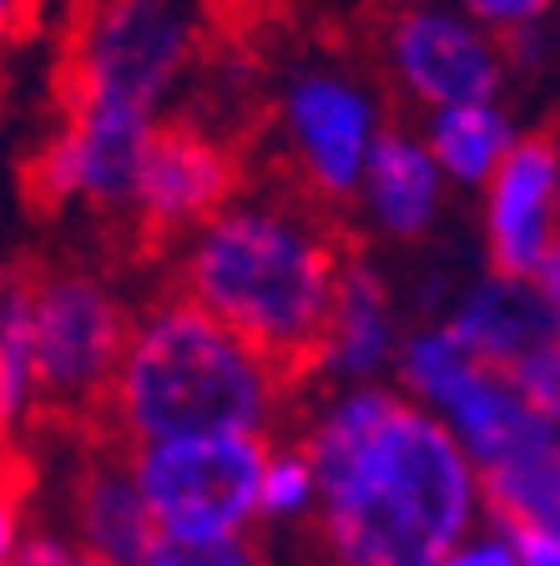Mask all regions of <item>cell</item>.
<instances>
[{"instance_id": "6da1fadb", "label": "cell", "mask_w": 560, "mask_h": 566, "mask_svg": "<svg viewBox=\"0 0 560 566\" xmlns=\"http://www.w3.org/2000/svg\"><path fill=\"white\" fill-rule=\"evenodd\" d=\"M334 566H450L475 536L479 465L434 410L353 389L304 440Z\"/></svg>"}, {"instance_id": "7a4b0ae2", "label": "cell", "mask_w": 560, "mask_h": 566, "mask_svg": "<svg viewBox=\"0 0 560 566\" xmlns=\"http://www.w3.org/2000/svg\"><path fill=\"white\" fill-rule=\"evenodd\" d=\"M353 259L324 228L283 212H228L198 238L177 294L198 298L243 344H253L283 385L328 369L339 289Z\"/></svg>"}, {"instance_id": "3957f363", "label": "cell", "mask_w": 560, "mask_h": 566, "mask_svg": "<svg viewBox=\"0 0 560 566\" xmlns=\"http://www.w3.org/2000/svg\"><path fill=\"white\" fill-rule=\"evenodd\" d=\"M278 369L243 344L218 314L187 294H167L137 324L127 365L102 424L117 446L187 436H263L283 400Z\"/></svg>"}, {"instance_id": "277c9868", "label": "cell", "mask_w": 560, "mask_h": 566, "mask_svg": "<svg viewBox=\"0 0 560 566\" xmlns=\"http://www.w3.org/2000/svg\"><path fill=\"white\" fill-rule=\"evenodd\" d=\"M35 324V405L61 415H106L137 324L96 279L21 253Z\"/></svg>"}, {"instance_id": "5b68a950", "label": "cell", "mask_w": 560, "mask_h": 566, "mask_svg": "<svg viewBox=\"0 0 560 566\" xmlns=\"http://www.w3.org/2000/svg\"><path fill=\"white\" fill-rule=\"evenodd\" d=\"M268 455L263 436H187L131 446V471L162 536L222 542L263 516Z\"/></svg>"}, {"instance_id": "8992f818", "label": "cell", "mask_w": 560, "mask_h": 566, "mask_svg": "<svg viewBox=\"0 0 560 566\" xmlns=\"http://www.w3.org/2000/svg\"><path fill=\"white\" fill-rule=\"evenodd\" d=\"M404 379L455 430L459 446L469 450V460H475L479 471L505 465L515 455H530V450L560 446L556 424L530 410L526 395L515 389L510 369L475 359L450 329L420 334V339L409 344Z\"/></svg>"}, {"instance_id": "52a82bcc", "label": "cell", "mask_w": 560, "mask_h": 566, "mask_svg": "<svg viewBox=\"0 0 560 566\" xmlns=\"http://www.w3.org/2000/svg\"><path fill=\"white\" fill-rule=\"evenodd\" d=\"M237 182H243V157L233 137L198 127L192 117L152 122L147 132V157H141V192H137V233L131 253L152 259L187 233H208L228 218Z\"/></svg>"}, {"instance_id": "ba28073f", "label": "cell", "mask_w": 560, "mask_h": 566, "mask_svg": "<svg viewBox=\"0 0 560 566\" xmlns=\"http://www.w3.org/2000/svg\"><path fill=\"white\" fill-rule=\"evenodd\" d=\"M192 25L177 0H96L92 11V56L102 106L147 117L177 71L192 61Z\"/></svg>"}, {"instance_id": "9c48e42d", "label": "cell", "mask_w": 560, "mask_h": 566, "mask_svg": "<svg viewBox=\"0 0 560 566\" xmlns=\"http://www.w3.org/2000/svg\"><path fill=\"white\" fill-rule=\"evenodd\" d=\"M560 188V122L546 117L536 132L510 142L490 177V269L495 279H536L556 243Z\"/></svg>"}, {"instance_id": "30bf717a", "label": "cell", "mask_w": 560, "mask_h": 566, "mask_svg": "<svg viewBox=\"0 0 560 566\" xmlns=\"http://www.w3.org/2000/svg\"><path fill=\"white\" fill-rule=\"evenodd\" d=\"M76 542L112 566H147L162 546L152 506L131 471V446H102L71 481Z\"/></svg>"}, {"instance_id": "8fae6325", "label": "cell", "mask_w": 560, "mask_h": 566, "mask_svg": "<svg viewBox=\"0 0 560 566\" xmlns=\"http://www.w3.org/2000/svg\"><path fill=\"white\" fill-rule=\"evenodd\" d=\"M394 56L409 86L440 106H485L500 82L485 41L444 15H404L394 31Z\"/></svg>"}, {"instance_id": "7c38bea8", "label": "cell", "mask_w": 560, "mask_h": 566, "mask_svg": "<svg viewBox=\"0 0 560 566\" xmlns=\"http://www.w3.org/2000/svg\"><path fill=\"white\" fill-rule=\"evenodd\" d=\"M450 334H455V339L465 344L475 359L500 365V369H515L530 349L560 339L550 304L540 298L536 283H526V279H490V283H479L475 294H469V304L455 314Z\"/></svg>"}, {"instance_id": "4fadbf2b", "label": "cell", "mask_w": 560, "mask_h": 566, "mask_svg": "<svg viewBox=\"0 0 560 566\" xmlns=\"http://www.w3.org/2000/svg\"><path fill=\"white\" fill-rule=\"evenodd\" d=\"M288 117L298 132V147H304L308 182L324 192L353 188L363 167V132H369L359 96L334 82H298Z\"/></svg>"}, {"instance_id": "5bb4252c", "label": "cell", "mask_w": 560, "mask_h": 566, "mask_svg": "<svg viewBox=\"0 0 560 566\" xmlns=\"http://www.w3.org/2000/svg\"><path fill=\"white\" fill-rule=\"evenodd\" d=\"M479 491L490 521L500 526H536L560 536V446L515 455L505 465L479 471Z\"/></svg>"}, {"instance_id": "9a60e30c", "label": "cell", "mask_w": 560, "mask_h": 566, "mask_svg": "<svg viewBox=\"0 0 560 566\" xmlns=\"http://www.w3.org/2000/svg\"><path fill=\"white\" fill-rule=\"evenodd\" d=\"M394 329H389V294L369 269L349 263L339 289V314H334V339H328V369L339 375H373L384 365Z\"/></svg>"}, {"instance_id": "2e32d148", "label": "cell", "mask_w": 560, "mask_h": 566, "mask_svg": "<svg viewBox=\"0 0 560 566\" xmlns=\"http://www.w3.org/2000/svg\"><path fill=\"white\" fill-rule=\"evenodd\" d=\"M369 192L373 208L394 233H420L434 208V167L430 157L399 132H379L369 153Z\"/></svg>"}, {"instance_id": "e0dca14e", "label": "cell", "mask_w": 560, "mask_h": 566, "mask_svg": "<svg viewBox=\"0 0 560 566\" xmlns=\"http://www.w3.org/2000/svg\"><path fill=\"white\" fill-rule=\"evenodd\" d=\"M25 410H35V324L25 273L11 259L6 308H0V415H6V430H15L25 420Z\"/></svg>"}, {"instance_id": "ac0fdd59", "label": "cell", "mask_w": 560, "mask_h": 566, "mask_svg": "<svg viewBox=\"0 0 560 566\" xmlns=\"http://www.w3.org/2000/svg\"><path fill=\"white\" fill-rule=\"evenodd\" d=\"M21 177V202L35 218H56L61 202H71V192H82L86 177V137L76 127H56L51 137H41L15 167Z\"/></svg>"}, {"instance_id": "d6986e66", "label": "cell", "mask_w": 560, "mask_h": 566, "mask_svg": "<svg viewBox=\"0 0 560 566\" xmlns=\"http://www.w3.org/2000/svg\"><path fill=\"white\" fill-rule=\"evenodd\" d=\"M505 153H510L505 122L495 117L490 106H444L440 117H434V157L455 177H465V182L500 167L495 157H505Z\"/></svg>"}, {"instance_id": "ffe728a7", "label": "cell", "mask_w": 560, "mask_h": 566, "mask_svg": "<svg viewBox=\"0 0 560 566\" xmlns=\"http://www.w3.org/2000/svg\"><path fill=\"white\" fill-rule=\"evenodd\" d=\"M308 506H318V471L308 450H273L268 475H263V516L268 521H293Z\"/></svg>"}, {"instance_id": "44dd1931", "label": "cell", "mask_w": 560, "mask_h": 566, "mask_svg": "<svg viewBox=\"0 0 560 566\" xmlns=\"http://www.w3.org/2000/svg\"><path fill=\"white\" fill-rule=\"evenodd\" d=\"M515 389L526 395V405L540 415V420H550L560 430V339L540 344V349H530L520 365L510 369Z\"/></svg>"}, {"instance_id": "7402d4cb", "label": "cell", "mask_w": 560, "mask_h": 566, "mask_svg": "<svg viewBox=\"0 0 560 566\" xmlns=\"http://www.w3.org/2000/svg\"><path fill=\"white\" fill-rule=\"evenodd\" d=\"M147 566H263L257 546L247 536H222V542H177L162 536Z\"/></svg>"}, {"instance_id": "603a6c76", "label": "cell", "mask_w": 560, "mask_h": 566, "mask_svg": "<svg viewBox=\"0 0 560 566\" xmlns=\"http://www.w3.org/2000/svg\"><path fill=\"white\" fill-rule=\"evenodd\" d=\"M6 566H112V562L86 552L82 542H66V536H51V531H31V536L6 556Z\"/></svg>"}, {"instance_id": "cb8c5ba5", "label": "cell", "mask_w": 560, "mask_h": 566, "mask_svg": "<svg viewBox=\"0 0 560 566\" xmlns=\"http://www.w3.org/2000/svg\"><path fill=\"white\" fill-rule=\"evenodd\" d=\"M218 41H247L273 21V0H202Z\"/></svg>"}, {"instance_id": "d4e9b609", "label": "cell", "mask_w": 560, "mask_h": 566, "mask_svg": "<svg viewBox=\"0 0 560 566\" xmlns=\"http://www.w3.org/2000/svg\"><path fill=\"white\" fill-rule=\"evenodd\" d=\"M450 566H520V552H515L510 531H479V536H469L465 546H459L455 556H450Z\"/></svg>"}, {"instance_id": "484cf974", "label": "cell", "mask_w": 560, "mask_h": 566, "mask_svg": "<svg viewBox=\"0 0 560 566\" xmlns=\"http://www.w3.org/2000/svg\"><path fill=\"white\" fill-rule=\"evenodd\" d=\"M490 526H500V521H490ZM500 531H510L520 566H560V536L536 531V526H500Z\"/></svg>"}, {"instance_id": "4316f807", "label": "cell", "mask_w": 560, "mask_h": 566, "mask_svg": "<svg viewBox=\"0 0 560 566\" xmlns=\"http://www.w3.org/2000/svg\"><path fill=\"white\" fill-rule=\"evenodd\" d=\"M469 11L479 15V21H495V25H515L526 21V15H536L546 0H465Z\"/></svg>"}, {"instance_id": "83f0119b", "label": "cell", "mask_w": 560, "mask_h": 566, "mask_svg": "<svg viewBox=\"0 0 560 566\" xmlns=\"http://www.w3.org/2000/svg\"><path fill=\"white\" fill-rule=\"evenodd\" d=\"M536 289H540V298L550 304V314H556V329H560V233H556V243H550L546 263H540V273H536Z\"/></svg>"}]
</instances>
